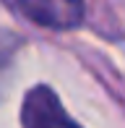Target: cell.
<instances>
[{
    "mask_svg": "<svg viewBox=\"0 0 125 128\" xmlns=\"http://www.w3.org/2000/svg\"><path fill=\"white\" fill-rule=\"evenodd\" d=\"M13 10L47 29H76L83 21V0H5Z\"/></svg>",
    "mask_w": 125,
    "mask_h": 128,
    "instance_id": "6da1fadb",
    "label": "cell"
},
{
    "mask_svg": "<svg viewBox=\"0 0 125 128\" xmlns=\"http://www.w3.org/2000/svg\"><path fill=\"white\" fill-rule=\"evenodd\" d=\"M21 123L24 128H81L62 110L58 94L50 86H34L26 92L21 104Z\"/></svg>",
    "mask_w": 125,
    "mask_h": 128,
    "instance_id": "7a4b0ae2",
    "label": "cell"
}]
</instances>
